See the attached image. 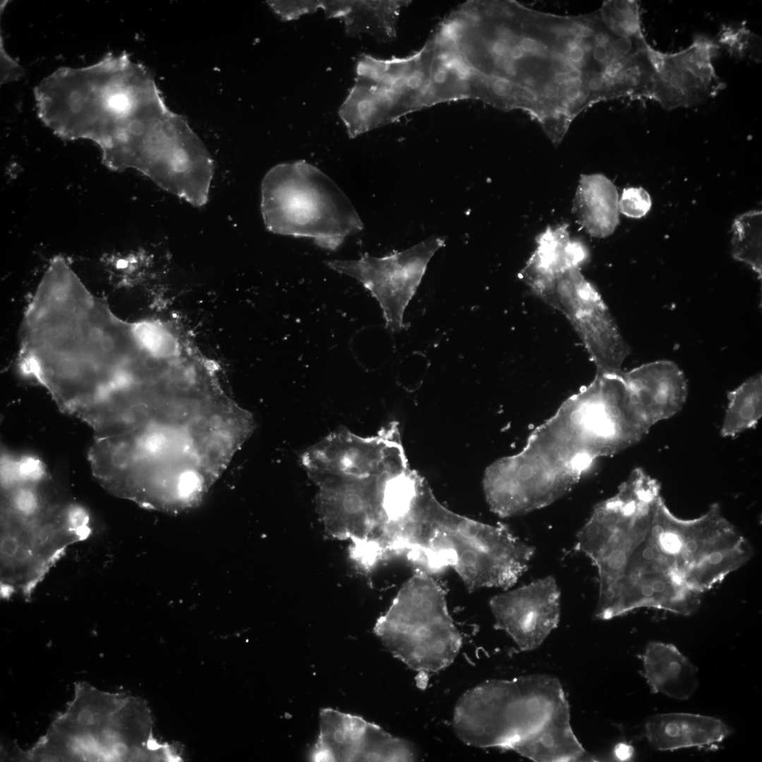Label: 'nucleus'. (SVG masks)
Masks as SVG:
<instances>
[{"label":"nucleus","instance_id":"412c9836","mask_svg":"<svg viewBox=\"0 0 762 762\" xmlns=\"http://www.w3.org/2000/svg\"><path fill=\"white\" fill-rule=\"evenodd\" d=\"M643 663V675L654 693L685 700L697 689V668L672 644L649 643Z\"/></svg>","mask_w":762,"mask_h":762},{"label":"nucleus","instance_id":"7ed1b4c3","mask_svg":"<svg viewBox=\"0 0 762 762\" xmlns=\"http://www.w3.org/2000/svg\"><path fill=\"white\" fill-rule=\"evenodd\" d=\"M647 433L622 375L596 373L530 434L520 452L486 468L487 503L502 518L544 508L568 493L598 459Z\"/></svg>","mask_w":762,"mask_h":762},{"label":"nucleus","instance_id":"4be33fe9","mask_svg":"<svg viewBox=\"0 0 762 762\" xmlns=\"http://www.w3.org/2000/svg\"><path fill=\"white\" fill-rule=\"evenodd\" d=\"M411 1H317L318 9L324 10L328 18L344 20L350 35L368 34L380 41H389L397 35V24L401 10Z\"/></svg>","mask_w":762,"mask_h":762},{"label":"nucleus","instance_id":"ddd939ff","mask_svg":"<svg viewBox=\"0 0 762 762\" xmlns=\"http://www.w3.org/2000/svg\"><path fill=\"white\" fill-rule=\"evenodd\" d=\"M445 237L432 236L403 251L383 257L364 255L358 260L325 261L332 270L360 282L378 301L392 332L406 327L404 313L415 295L434 254L445 245Z\"/></svg>","mask_w":762,"mask_h":762},{"label":"nucleus","instance_id":"f03ea898","mask_svg":"<svg viewBox=\"0 0 762 762\" xmlns=\"http://www.w3.org/2000/svg\"><path fill=\"white\" fill-rule=\"evenodd\" d=\"M464 56L488 103L528 113L557 145L584 109L607 101L612 36L598 11L560 16L492 1L468 28Z\"/></svg>","mask_w":762,"mask_h":762},{"label":"nucleus","instance_id":"423d86ee","mask_svg":"<svg viewBox=\"0 0 762 762\" xmlns=\"http://www.w3.org/2000/svg\"><path fill=\"white\" fill-rule=\"evenodd\" d=\"M48 473L31 455L1 461V584L29 595L67 546L89 533L87 512L48 492Z\"/></svg>","mask_w":762,"mask_h":762},{"label":"nucleus","instance_id":"0eeeda50","mask_svg":"<svg viewBox=\"0 0 762 762\" xmlns=\"http://www.w3.org/2000/svg\"><path fill=\"white\" fill-rule=\"evenodd\" d=\"M261 212L270 231L309 238L331 250L363 227L344 193L327 175L306 161L279 164L265 174Z\"/></svg>","mask_w":762,"mask_h":762},{"label":"nucleus","instance_id":"a878e982","mask_svg":"<svg viewBox=\"0 0 762 762\" xmlns=\"http://www.w3.org/2000/svg\"><path fill=\"white\" fill-rule=\"evenodd\" d=\"M619 211L627 217L641 218L651 207V199L643 188L630 187L624 189L618 202Z\"/></svg>","mask_w":762,"mask_h":762},{"label":"nucleus","instance_id":"5701e85b","mask_svg":"<svg viewBox=\"0 0 762 762\" xmlns=\"http://www.w3.org/2000/svg\"><path fill=\"white\" fill-rule=\"evenodd\" d=\"M619 197L614 183L603 174H583L572 204L577 222L591 236H610L619 224Z\"/></svg>","mask_w":762,"mask_h":762},{"label":"nucleus","instance_id":"f257e3e1","mask_svg":"<svg viewBox=\"0 0 762 762\" xmlns=\"http://www.w3.org/2000/svg\"><path fill=\"white\" fill-rule=\"evenodd\" d=\"M575 549L597 570L594 616L607 620L639 608L682 615L696 611L718 583L725 539L715 514L675 516L658 481L633 471L611 497L598 503L576 536Z\"/></svg>","mask_w":762,"mask_h":762},{"label":"nucleus","instance_id":"9d476101","mask_svg":"<svg viewBox=\"0 0 762 762\" xmlns=\"http://www.w3.org/2000/svg\"><path fill=\"white\" fill-rule=\"evenodd\" d=\"M568 263L540 272L520 271L519 278L570 322L594 363L597 373H618L629 348L596 289Z\"/></svg>","mask_w":762,"mask_h":762},{"label":"nucleus","instance_id":"b1692460","mask_svg":"<svg viewBox=\"0 0 762 762\" xmlns=\"http://www.w3.org/2000/svg\"><path fill=\"white\" fill-rule=\"evenodd\" d=\"M728 405L720 430L722 437H734L754 427L762 416V377L758 373L729 392Z\"/></svg>","mask_w":762,"mask_h":762},{"label":"nucleus","instance_id":"f8f14e48","mask_svg":"<svg viewBox=\"0 0 762 762\" xmlns=\"http://www.w3.org/2000/svg\"><path fill=\"white\" fill-rule=\"evenodd\" d=\"M411 72L409 56L389 59L360 56L355 83L339 110L351 138L421 110Z\"/></svg>","mask_w":762,"mask_h":762},{"label":"nucleus","instance_id":"cd10ccee","mask_svg":"<svg viewBox=\"0 0 762 762\" xmlns=\"http://www.w3.org/2000/svg\"><path fill=\"white\" fill-rule=\"evenodd\" d=\"M1 84H6L18 80L25 74V71L6 52L1 37Z\"/></svg>","mask_w":762,"mask_h":762},{"label":"nucleus","instance_id":"6e6552de","mask_svg":"<svg viewBox=\"0 0 762 762\" xmlns=\"http://www.w3.org/2000/svg\"><path fill=\"white\" fill-rule=\"evenodd\" d=\"M374 632L395 658L423 675L447 667L462 645L444 590L423 571L401 586Z\"/></svg>","mask_w":762,"mask_h":762},{"label":"nucleus","instance_id":"6ab92c4d","mask_svg":"<svg viewBox=\"0 0 762 762\" xmlns=\"http://www.w3.org/2000/svg\"><path fill=\"white\" fill-rule=\"evenodd\" d=\"M732 732L720 719L692 713L655 715L649 718L645 725L648 742L660 751L713 746Z\"/></svg>","mask_w":762,"mask_h":762},{"label":"nucleus","instance_id":"393cba45","mask_svg":"<svg viewBox=\"0 0 762 762\" xmlns=\"http://www.w3.org/2000/svg\"><path fill=\"white\" fill-rule=\"evenodd\" d=\"M732 255L749 265L760 278L762 274V213L746 212L735 219L732 225Z\"/></svg>","mask_w":762,"mask_h":762},{"label":"nucleus","instance_id":"9b49d317","mask_svg":"<svg viewBox=\"0 0 762 762\" xmlns=\"http://www.w3.org/2000/svg\"><path fill=\"white\" fill-rule=\"evenodd\" d=\"M74 700L30 751L41 761H119L123 698L88 684L75 686Z\"/></svg>","mask_w":762,"mask_h":762},{"label":"nucleus","instance_id":"a211bd4d","mask_svg":"<svg viewBox=\"0 0 762 762\" xmlns=\"http://www.w3.org/2000/svg\"><path fill=\"white\" fill-rule=\"evenodd\" d=\"M634 404L649 429L683 408L686 378L673 362L657 361L622 373Z\"/></svg>","mask_w":762,"mask_h":762},{"label":"nucleus","instance_id":"c85d7f7f","mask_svg":"<svg viewBox=\"0 0 762 762\" xmlns=\"http://www.w3.org/2000/svg\"><path fill=\"white\" fill-rule=\"evenodd\" d=\"M615 754L617 758L620 759L629 758L631 754V748L625 744H621L616 749Z\"/></svg>","mask_w":762,"mask_h":762},{"label":"nucleus","instance_id":"f3484780","mask_svg":"<svg viewBox=\"0 0 762 762\" xmlns=\"http://www.w3.org/2000/svg\"><path fill=\"white\" fill-rule=\"evenodd\" d=\"M560 602L557 581L548 576L495 595L489 605L495 627L507 634L520 650L530 651L557 628Z\"/></svg>","mask_w":762,"mask_h":762},{"label":"nucleus","instance_id":"20e7f679","mask_svg":"<svg viewBox=\"0 0 762 762\" xmlns=\"http://www.w3.org/2000/svg\"><path fill=\"white\" fill-rule=\"evenodd\" d=\"M41 121L64 140H90L120 171L167 111L149 72L127 54L82 68L61 67L34 91Z\"/></svg>","mask_w":762,"mask_h":762},{"label":"nucleus","instance_id":"39448f33","mask_svg":"<svg viewBox=\"0 0 762 762\" xmlns=\"http://www.w3.org/2000/svg\"><path fill=\"white\" fill-rule=\"evenodd\" d=\"M390 550L392 557L405 555L431 568L451 567L470 591L509 588L535 552L503 526L449 510L423 478L409 510L392 531Z\"/></svg>","mask_w":762,"mask_h":762},{"label":"nucleus","instance_id":"2eb2a0df","mask_svg":"<svg viewBox=\"0 0 762 762\" xmlns=\"http://www.w3.org/2000/svg\"><path fill=\"white\" fill-rule=\"evenodd\" d=\"M391 473L384 471L350 483L323 487L320 507L327 533L367 543L380 553L386 527L384 490Z\"/></svg>","mask_w":762,"mask_h":762},{"label":"nucleus","instance_id":"4468645a","mask_svg":"<svg viewBox=\"0 0 762 762\" xmlns=\"http://www.w3.org/2000/svg\"><path fill=\"white\" fill-rule=\"evenodd\" d=\"M719 45L704 35H698L687 48L665 53L651 46L653 68L649 99L672 110L701 104L721 89L713 60Z\"/></svg>","mask_w":762,"mask_h":762},{"label":"nucleus","instance_id":"aec40b11","mask_svg":"<svg viewBox=\"0 0 762 762\" xmlns=\"http://www.w3.org/2000/svg\"><path fill=\"white\" fill-rule=\"evenodd\" d=\"M536 762L580 761L591 758L574 733L569 703L563 704L537 730L512 749Z\"/></svg>","mask_w":762,"mask_h":762},{"label":"nucleus","instance_id":"1a4fd4ad","mask_svg":"<svg viewBox=\"0 0 762 762\" xmlns=\"http://www.w3.org/2000/svg\"><path fill=\"white\" fill-rule=\"evenodd\" d=\"M551 708L548 694L529 675L490 679L459 698L452 725L469 746L512 750L548 720Z\"/></svg>","mask_w":762,"mask_h":762},{"label":"nucleus","instance_id":"dca6fc26","mask_svg":"<svg viewBox=\"0 0 762 762\" xmlns=\"http://www.w3.org/2000/svg\"><path fill=\"white\" fill-rule=\"evenodd\" d=\"M311 761H413V745L363 718L327 708L320 710V732Z\"/></svg>","mask_w":762,"mask_h":762},{"label":"nucleus","instance_id":"bb28decb","mask_svg":"<svg viewBox=\"0 0 762 762\" xmlns=\"http://www.w3.org/2000/svg\"><path fill=\"white\" fill-rule=\"evenodd\" d=\"M754 34L744 28H725L718 37V42L727 49L730 54L744 56L752 49Z\"/></svg>","mask_w":762,"mask_h":762}]
</instances>
